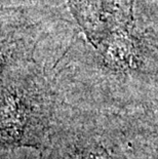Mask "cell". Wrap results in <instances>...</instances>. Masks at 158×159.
<instances>
[{
  "label": "cell",
  "instance_id": "obj_1",
  "mask_svg": "<svg viewBox=\"0 0 158 159\" xmlns=\"http://www.w3.org/2000/svg\"><path fill=\"white\" fill-rule=\"evenodd\" d=\"M156 1H157V2H158V0H156Z\"/></svg>",
  "mask_w": 158,
  "mask_h": 159
}]
</instances>
